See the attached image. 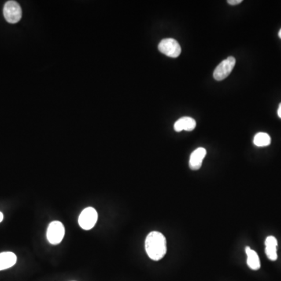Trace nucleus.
I'll list each match as a JSON object with an SVG mask.
<instances>
[{"mask_svg": "<svg viewBox=\"0 0 281 281\" xmlns=\"http://www.w3.org/2000/svg\"><path fill=\"white\" fill-rule=\"evenodd\" d=\"M167 239L164 234L153 231L148 234L145 239V251L151 260L159 261L167 253Z\"/></svg>", "mask_w": 281, "mask_h": 281, "instance_id": "obj_1", "label": "nucleus"}, {"mask_svg": "<svg viewBox=\"0 0 281 281\" xmlns=\"http://www.w3.org/2000/svg\"><path fill=\"white\" fill-rule=\"evenodd\" d=\"M158 49L163 54L171 58H177L182 53V47L178 41L174 38H166L162 40L159 44Z\"/></svg>", "mask_w": 281, "mask_h": 281, "instance_id": "obj_2", "label": "nucleus"}, {"mask_svg": "<svg viewBox=\"0 0 281 281\" xmlns=\"http://www.w3.org/2000/svg\"><path fill=\"white\" fill-rule=\"evenodd\" d=\"M3 15L6 21L10 24L17 23L21 19V7L16 1H8L4 5Z\"/></svg>", "mask_w": 281, "mask_h": 281, "instance_id": "obj_3", "label": "nucleus"}, {"mask_svg": "<svg viewBox=\"0 0 281 281\" xmlns=\"http://www.w3.org/2000/svg\"><path fill=\"white\" fill-rule=\"evenodd\" d=\"M98 220V213L93 207H88L82 211L78 219L80 227L84 230H89L94 227Z\"/></svg>", "mask_w": 281, "mask_h": 281, "instance_id": "obj_4", "label": "nucleus"}, {"mask_svg": "<svg viewBox=\"0 0 281 281\" xmlns=\"http://www.w3.org/2000/svg\"><path fill=\"white\" fill-rule=\"evenodd\" d=\"M65 228L61 222L53 221L47 229V239L52 245H58L64 239Z\"/></svg>", "mask_w": 281, "mask_h": 281, "instance_id": "obj_5", "label": "nucleus"}, {"mask_svg": "<svg viewBox=\"0 0 281 281\" xmlns=\"http://www.w3.org/2000/svg\"><path fill=\"white\" fill-rule=\"evenodd\" d=\"M235 64L236 60L233 56H229L228 58L223 60L216 67L214 73H213L215 80L223 81L224 80L225 78H227L234 69Z\"/></svg>", "mask_w": 281, "mask_h": 281, "instance_id": "obj_6", "label": "nucleus"}, {"mask_svg": "<svg viewBox=\"0 0 281 281\" xmlns=\"http://www.w3.org/2000/svg\"><path fill=\"white\" fill-rule=\"evenodd\" d=\"M206 156V150L204 148H198L191 153L189 160V167L192 171H198L201 168L202 161Z\"/></svg>", "mask_w": 281, "mask_h": 281, "instance_id": "obj_7", "label": "nucleus"}, {"mask_svg": "<svg viewBox=\"0 0 281 281\" xmlns=\"http://www.w3.org/2000/svg\"><path fill=\"white\" fill-rule=\"evenodd\" d=\"M196 122L195 120L191 117L188 116H184L181 118L176 123H174V130L177 132L185 131H191L195 128Z\"/></svg>", "mask_w": 281, "mask_h": 281, "instance_id": "obj_8", "label": "nucleus"}, {"mask_svg": "<svg viewBox=\"0 0 281 281\" xmlns=\"http://www.w3.org/2000/svg\"><path fill=\"white\" fill-rule=\"evenodd\" d=\"M16 256L13 252L0 253V271L10 268L16 264Z\"/></svg>", "mask_w": 281, "mask_h": 281, "instance_id": "obj_9", "label": "nucleus"}, {"mask_svg": "<svg viewBox=\"0 0 281 281\" xmlns=\"http://www.w3.org/2000/svg\"><path fill=\"white\" fill-rule=\"evenodd\" d=\"M245 252L247 254V264L249 268L253 271H258L260 269V260L257 253L254 250H252L249 247H246Z\"/></svg>", "mask_w": 281, "mask_h": 281, "instance_id": "obj_10", "label": "nucleus"}, {"mask_svg": "<svg viewBox=\"0 0 281 281\" xmlns=\"http://www.w3.org/2000/svg\"><path fill=\"white\" fill-rule=\"evenodd\" d=\"M253 142L258 147H266L271 145V138L267 133H258L255 136Z\"/></svg>", "mask_w": 281, "mask_h": 281, "instance_id": "obj_11", "label": "nucleus"}, {"mask_svg": "<svg viewBox=\"0 0 281 281\" xmlns=\"http://www.w3.org/2000/svg\"><path fill=\"white\" fill-rule=\"evenodd\" d=\"M277 248H278V246H275V245H266V254H267L269 260H271V261H275V260H278Z\"/></svg>", "mask_w": 281, "mask_h": 281, "instance_id": "obj_12", "label": "nucleus"}, {"mask_svg": "<svg viewBox=\"0 0 281 281\" xmlns=\"http://www.w3.org/2000/svg\"><path fill=\"white\" fill-rule=\"evenodd\" d=\"M227 2H228L230 5H238V4L241 3V2H242V0H228Z\"/></svg>", "mask_w": 281, "mask_h": 281, "instance_id": "obj_13", "label": "nucleus"}, {"mask_svg": "<svg viewBox=\"0 0 281 281\" xmlns=\"http://www.w3.org/2000/svg\"><path fill=\"white\" fill-rule=\"evenodd\" d=\"M278 114L281 119V103H280L279 108H278Z\"/></svg>", "mask_w": 281, "mask_h": 281, "instance_id": "obj_14", "label": "nucleus"}, {"mask_svg": "<svg viewBox=\"0 0 281 281\" xmlns=\"http://www.w3.org/2000/svg\"><path fill=\"white\" fill-rule=\"evenodd\" d=\"M2 220H3V214L0 212V223L2 221Z\"/></svg>", "mask_w": 281, "mask_h": 281, "instance_id": "obj_15", "label": "nucleus"}, {"mask_svg": "<svg viewBox=\"0 0 281 281\" xmlns=\"http://www.w3.org/2000/svg\"><path fill=\"white\" fill-rule=\"evenodd\" d=\"M279 37H280V38H281V29L280 30V31H279Z\"/></svg>", "mask_w": 281, "mask_h": 281, "instance_id": "obj_16", "label": "nucleus"}]
</instances>
